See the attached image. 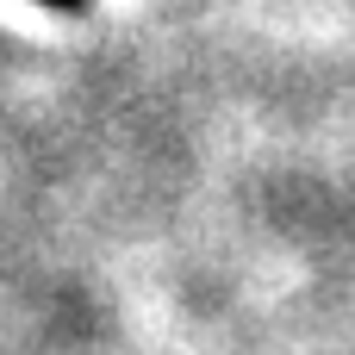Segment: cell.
<instances>
[{"mask_svg":"<svg viewBox=\"0 0 355 355\" xmlns=\"http://www.w3.org/2000/svg\"><path fill=\"white\" fill-rule=\"evenodd\" d=\"M37 6H56V12H81L87 0H37Z\"/></svg>","mask_w":355,"mask_h":355,"instance_id":"cell-1","label":"cell"}]
</instances>
